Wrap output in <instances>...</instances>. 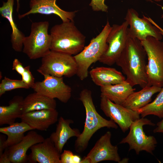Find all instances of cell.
<instances>
[{
    "label": "cell",
    "instance_id": "obj_33",
    "mask_svg": "<svg viewBox=\"0 0 163 163\" xmlns=\"http://www.w3.org/2000/svg\"><path fill=\"white\" fill-rule=\"evenodd\" d=\"M156 125L157 127L153 130V132L155 133H163V119L157 123Z\"/></svg>",
    "mask_w": 163,
    "mask_h": 163
},
{
    "label": "cell",
    "instance_id": "obj_2",
    "mask_svg": "<svg viewBox=\"0 0 163 163\" xmlns=\"http://www.w3.org/2000/svg\"><path fill=\"white\" fill-rule=\"evenodd\" d=\"M79 99L85 107L86 118L83 130L77 137L74 147L77 152L81 153L87 149L90 139L98 130L105 127L117 129L118 126L113 120L106 119L97 112L90 90H82L79 94Z\"/></svg>",
    "mask_w": 163,
    "mask_h": 163
},
{
    "label": "cell",
    "instance_id": "obj_31",
    "mask_svg": "<svg viewBox=\"0 0 163 163\" xmlns=\"http://www.w3.org/2000/svg\"><path fill=\"white\" fill-rule=\"evenodd\" d=\"M24 68L22 63L17 59H15L12 64L13 70H15L19 74L21 75L23 74L24 70Z\"/></svg>",
    "mask_w": 163,
    "mask_h": 163
},
{
    "label": "cell",
    "instance_id": "obj_27",
    "mask_svg": "<svg viewBox=\"0 0 163 163\" xmlns=\"http://www.w3.org/2000/svg\"><path fill=\"white\" fill-rule=\"evenodd\" d=\"M30 87L22 80L11 79L5 77L0 84V96L6 92L18 88L29 89Z\"/></svg>",
    "mask_w": 163,
    "mask_h": 163
},
{
    "label": "cell",
    "instance_id": "obj_39",
    "mask_svg": "<svg viewBox=\"0 0 163 163\" xmlns=\"http://www.w3.org/2000/svg\"><path fill=\"white\" fill-rule=\"evenodd\" d=\"M146 0L148 2H153L152 0Z\"/></svg>",
    "mask_w": 163,
    "mask_h": 163
},
{
    "label": "cell",
    "instance_id": "obj_30",
    "mask_svg": "<svg viewBox=\"0 0 163 163\" xmlns=\"http://www.w3.org/2000/svg\"><path fill=\"white\" fill-rule=\"evenodd\" d=\"M105 0H91L89 4L94 11L107 12L108 7L104 3Z\"/></svg>",
    "mask_w": 163,
    "mask_h": 163
},
{
    "label": "cell",
    "instance_id": "obj_28",
    "mask_svg": "<svg viewBox=\"0 0 163 163\" xmlns=\"http://www.w3.org/2000/svg\"><path fill=\"white\" fill-rule=\"evenodd\" d=\"M81 160L79 155L69 150H65L60 154L61 163H80Z\"/></svg>",
    "mask_w": 163,
    "mask_h": 163
},
{
    "label": "cell",
    "instance_id": "obj_12",
    "mask_svg": "<svg viewBox=\"0 0 163 163\" xmlns=\"http://www.w3.org/2000/svg\"><path fill=\"white\" fill-rule=\"evenodd\" d=\"M43 75L44 79L35 82L32 88L34 91L51 98H57L63 103L67 102L71 97L72 90L64 82L63 77L48 74Z\"/></svg>",
    "mask_w": 163,
    "mask_h": 163
},
{
    "label": "cell",
    "instance_id": "obj_21",
    "mask_svg": "<svg viewBox=\"0 0 163 163\" xmlns=\"http://www.w3.org/2000/svg\"><path fill=\"white\" fill-rule=\"evenodd\" d=\"M162 88L155 85L146 86L138 91L133 92L122 105L136 111L149 104L153 95L159 92Z\"/></svg>",
    "mask_w": 163,
    "mask_h": 163
},
{
    "label": "cell",
    "instance_id": "obj_5",
    "mask_svg": "<svg viewBox=\"0 0 163 163\" xmlns=\"http://www.w3.org/2000/svg\"><path fill=\"white\" fill-rule=\"evenodd\" d=\"M48 21L32 22L29 35L23 42L22 52L32 59L42 58L51 50L52 38Z\"/></svg>",
    "mask_w": 163,
    "mask_h": 163
},
{
    "label": "cell",
    "instance_id": "obj_17",
    "mask_svg": "<svg viewBox=\"0 0 163 163\" xmlns=\"http://www.w3.org/2000/svg\"><path fill=\"white\" fill-rule=\"evenodd\" d=\"M45 139L41 135L33 130H30L19 143L8 148L11 163H24L27 162V152L33 145L41 142Z\"/></svg>",
    "mask_w": 163,
    "mask_h": 163
},
{
    "label": "cell",
    "instance_id": "obj_40",
    "mask_svg": "<svg viewBox=\"0 0 163 163\" xmlns=\"http://www.w3.org/2000/svg\"><path fill=\"white\" fill-rule=\"evenodd\" d=\"M161 18H163V14L161 15Z\"/></svg>",
    "mask_w": 163,
    "mask_h": 163
},
{
    "label": "cell",
    "instance_id": "obj_25",
    "mask_svg": "<svg viewBox=\"0 0 163 163\" xmlns=\"http://www.w3.org/2000/svg\"><path fill=\"white\" fill-rule=\"evenodd\" d=\"M32 130L34 129L22 121L20 123L14 122L8 126L1 127L0 132L7 136V138L4 143L5 149L19 143L24 136L25 133Z\"/></svg>",
    "mask_w": 163,
    "mask_h": 163
},
{
    "label": "cell",
    "instance_id": "obj_4",
    "mask_svg": "<svg viewBox=\"0 0 163 163\" xmlns=\"http://www.w3.org/2000/svg\"><path fill=\"white\" fill-rule=\"evenodd\" d=\"M111 28L107 20L100 33L93 38L81 52L74 56L78 67L76 75L81 80L87 77L90 66L99 61L107 50L108 46L107 38Z\"/></svg>",
    "mask_w": 163,
    "mask_h": 163
},
{
    "label": "cell",
    "instance_id": "obj_14",
    "mask_svg": "<svg viewBox=\"0 0 163 163\" xmlns=\"http://www.w3.org/2000/svg\"><path fill=\"white\" fill-rule=\"evenodd\" d=\"M56 0H30L29 3L30 10L24 14H19L18 18L21 19L31 14H53L59 17L62 22L74 21L77 11H69L64 10L56 4Z\"/></svg>",
    "mask_w": 163,
    "mask_h": 163
},
{
    "label": "cell",
    "instance_id": "obj_23",
    "mask_svg": "<svg viewBox=\"0 0 163 163\" xmlns=\"http://www.w3.org/2000/svg\"><path fill=\"white\" fill-rule=\"evenodd\" d=\"M56 107L55 99L35 92L29 94L24 99L23 113L42 110L56 109Z\"/></svg>",
    "mask_w": 163,
    "mask_h": 163
},
{
    "label": "cell",
    "instance_id": "obj_6",
    "mask_svg": "<svg viewBox=\"0 0 163 163\" xmlns=\"http://www.w3.org/2000/svg\"><path fill=\"white\" fill-rule=\"evenodd\" d=\"M146 52L147 86L163 87V41L148 37L141 41Z\"/></svg>",
    "mask_w": 163,
    "mask_h": 163
},
{
    "label": "cell",
    "instance_id": "obj_10",
    "mask_svg": "<svg viewBox=\"0 0 163 163\" xmlns=\"http://www.w3.org/2000/svg\"><path fill=\"white\" fill-rule=\"evenodd\" d=\"M143 17L139 18L138 13L133 8L128 9L124 19L129 25V37L136 38L141 41L146 40L148 37L161 40L162 35L159 28L152 25L148 18Z\"/></svg>",
    "mask_w": 163,
    "mask_h": 163
},
{
    "label": "cell",
    "instance_id": "obj_24",
    "mask_svg": "<svg viewBox=\"0 0 163 163\" xmlns=\"http://www.w3.org/2000/svg\"><path fill=\"white\" fill-rule=\"evenodd\" d=\"M24 98L20 96L14 97L8 106H0V125L11 124L17 118H20L23 114Z\"/></svg>",
    "mask_w": 163,
    "mask_h": 163
},
{
    "label": "cell",
    "instance_id": "obj_36",
    "mask_svg": "<svg viewBox=\"0 0 163 163\" xmlns=\"http://www.w3.org/2000/svg\"><path fill=\"white\" fill-rule=\"evenodd\" d=\"M17 2V11L18 12L19 8L20 5L19 3V0H16Z\"/></svg>",
    "mask_w": 163,
    "mask_h": 163
},
{
    "label": "cell",
    "instance_id": "obj_34",
    "mask_svg": "<svg viewBox=\"0 0 163 163\" xmlns=\"http://www.w3.org/2000/svg\"><path fill=\"white\" fill-rule=\"evenodd\" d=\"M5 136L4 135H0V155L3 152L5 149L4 147V143L6 140Z\"/></svg>",
    "mask_w": 163,
    "mask_h": 163
},
{
    "label": "cell",
    "instance_id": "obj_35",
    "mask_svg": "<svg viewBox=\"0 0 163 163\" xmlns=\"http://www.w3.org/2000/svg\"><path fill=\"white\" fill-rule=\"evenodd\" d=\"M80 163H91V162L90 159L86 156L82 159Z\"/></svg>",
    "mask_w": 163,
    "mask_h": 163
},
{
    "label": "cell",
    "instance_id": "obj_9",
    "mask_svg": "<svg viewBox=\"0 0 163 163\" xmlns=\"http://www.w3.org/2000/svg\"><path fill=\"white\" fill-rule=\"evenodd\" d=\"M128 24L125 21L121 24L112 26L107 37V48L99 61L111 66L115 63L126 46L128 38Z\"/></svg>",
    "mask_w": 163,
    "mask_h": 163
},
{
    "label": "cell",
    "instance_id": "obj_20",
    "mask_svg": "<svg viewBox=\"0 0 163 163\" xmlns=\"http://www.w3.org/2000/svg\"><path fill=\"white\" fill-rule=\"evenodd\" d=\"M14 5V0L3 2V5L0 8V13L2 17L7 19L11 27V41L12 48L15 51L20 52L22 51L23 40L25 36L14 22L13 16Z\"/></svg>",
    "mask_w": 163,
    "mask_h": 163
},
{
    "label": "cell",
    "instance_id": "obj_1",
    "mask_svg": "<svg viewBox=\"0 0 163 163\" xmlns=\"http://www.w3.org/2000/svg\"><path fill=\"white\" fill-rule=\"evenodd\" d=\"M146 56L141 41L129 37L115 63L121 68L126 80L133 87L138 85L142 88L147 85Z\"/></svg>",
    "mask_w": 163,
    "mask_h": 163
},
{
    "label": "cell",
    "instance_id": "obj_38",
    "mask_svg": "<svg viewBox=\"0 0 163 163\" xmlns=\"http://www.w3.org/2000/svg\"><path fill=\"white\" fill-rule=\"evenodd\" d=\"M154 1L157 2H159L161 1L162 0H153Z\"/></svg>",
    "mask_w": 163,
    "mask_h": 163
},
{
    "label": "cell",
    "instance_id": "obj_3",
    "mask_svg": "<svg viewBox=\"0 0 163 163\" xmlns=\"http://www.w3.org/2000/svg\"><path fill=\"white\" fill-rule=\"evenodd\" d=\"M50 33L51 50L75 56L85 47V37L78 29L74 21L55 25L51 28Z\"/></svg>",
    "mask_w": 163,
    "mask_h": 163
},
{
    "label": "cell",
    "instance_id": "obj_32",
    "mask_svg": "<svg viewBox=\"0 0 163 163\" xmlns=\"http://www.w3.org/2000/svg\"><path fill=\"white\" fill-rule=\"evenodd\" d=\"M10 160L8 151V148H6L5 149L3 153L0 155V163H11Z\"/></svg>",
    "mask_w": 163,
    "mask_h": 163
},
{
    "label": "cell",
    "instance_id": "obj_22",
    "mask_svg": "<svg viewBox=\"0 0 163 163\" xmlns=\"http://www.w3.org/2000/svg\"><path fill=\"white\" fill-rule=\"evenodd\" d=\"M133 87L126 80L117 84L101 87V96L106 97L115 103L122 105L135 91L136 89Z\"/></svg>",
    "mask_w": 163,
    "mask_h": 163
},
{
    "label": "cell",
    "instance_id": "obj_16",
    "mask_svg": "<svg viewBox=\"0 0 163 163\" xmlns=\"http://www.w3.org/2000/svg\"><path fill=\"white\" fill-rule=\"evenodd\" d=\"M58 113L56 109H44L23 113L21 121L27 124L34 130L45 131L58 121Z\"/></svg>",
    "mask_w": 163,
    "mask_h": 163
},
{
    "label": "cell",
    "instance_id": "obj_37",
    "mask_svg": "<svg viewBox=\"0 0 163 163\" xmlns=\"http://www.w3.org/2000/svg\"><path fill=\"white\" fill-rule=\"evenodd\" d=\"M157 27L159 28V29L160 30V33H161V34L162 35H163V30L161 29V28H160L158 26V25L157 26Z\"/></svg>",
    "mask_w": 163,
    "mask_h": 163
},
{
    "label": "cell",
    "instance_id": "obj_8",
    "mask_svg": "<svg viewBox=\"0 0 163 163\" xmlns=\"http://www.w3.org/2000/svg\"><path fill=\"white\" fill-rule=\"evenodd\" d=\"M145 125L154 126L155 124L144 117L139 119L132 124L128 134L119 143L128 144L129 151L134 150L137 155L142 151L153 155L157 142L154 136L145 135L143 129V126Z\"/></svg>",
    "mask_w": 163,
    "mask_h": 163
},
{
    "label": "cell",
    "instance_id": "obj_18",
    "mask_svg": "<svg viewBox=\"0 0 163 163\" xmlns=\"http://www.w3.org/2000/svg\"><path fill=\"white\" fill-rule=\"evenodd\" d=\"M58 121L56 131L52 133L49 137L61 154L67 141L72 137H78L81 133L78 129L72 128L70 126V124L74 123L72 120L61 117Z\"/></svg>",
    "mask_w": 163,
    "mask_h": 163
},
{
    "label": "cell",
    "instance_id": "obj_13",
    "mask_svg": "<svg viewBox=\"0 0 163 163\" xmlns=\"http://www.w3.org/2000/svg\"><path fill=\"white\" fill-rule=\"evenodd\" d=\"M111 135L110 132L107 131L96 142L86 156L90 159L91 163L104 161L120 163L121 159L118 153V147L111 143Z\"/></svg>",
    "mask_w": 163,
    "mask_h": 163
},
{
    "label": "cell",
    "instance_id": "obj_29",
    "mask_svg": "<svg viewBox=\"0 0 163 163\" xmlns=\"http://www.w3.org/2000/svg\"><path fill=\"white\" fill-rule=\"evenodd\" d=\"M29 66L25 67L24 70L21 75L22 80L29 87L32 88L34 85L35 78L30 70Z\"/></svg>",
    "mask_w": 163,
    "mask_h": 163
},
{
    "label": "cell",
    "instance_id": "obj_11",
    "mask_svg": "<svg viewBox=\"0 0 163 163\" xmlns=\"http://www.w3.org/2000/svg\"><path fill=\"white\" fill-rule=\"evenodd\" d=\"M101 109L107 117L118 125L123 133L140 118V114L136 111L115 103L104 96H101Z\"/></svg>",
    "mask_w": 163,
    "mask_h": 163
},
{
    "label": "cell",
    "instance_id": "obj_26",
    "mask_svg": "<svg viewBox=\"0 0 163 163\" xmlns=\"http://www.w3.org/2000/svg\"><path fill=\"white\" fill-rule=\"evenodd\" d=\"M142 117L153 115L163 118V87L155 99L145 106L136 110Z\"/></svg>",
    "mask_w": 163,
    "mask_h": 163
},
{
    "label": "cell",
    "instance_id": "obj_7",
    "mask_svg": "<svg viewBox=\"0 0 163 163\" xmlns=\"http://www.w3.org/2000/svg\"><path fill=\"white\" fill-rule=\"evenodd\" d=\"M77 69L74 56L50 50L42 58L41 66L37 70L43 75L69 78L76 75Z\"/></svg>",
    "mask_w": 163,
    "mask_h": 163
},
{
    "label": "cell",
    "instance_id": "obj_15",
    "mask_svg": "<svg viewBox=\"0 0 163 163\" xmlns=\"http://www.w3.org/2000/svg\"><path fill=\"white\" fill-rule=\"evenodd\" d=\"M27 162L31 163H61L59 153L50 137L30 148Z\"/></svg>",
    "mask_w": 163,
    "mask_h": 163
},
{
    "label": "cell",
    "instance_id": "obj_19",
    "mask_svg": "<svg viewBox=\"0 0 163 163\" xmlns=\"http://www.w3.org/2000/svg\"><path fill=\"white\" fill-rule=\"evenodd\" d=\"M89 74L94 83L100 87L119 84L126 79L121 72L111 67H97L90 70Z\"/></svg>",
    "mask_w": 163,
    "mask_h": 163
}]
</instances>
